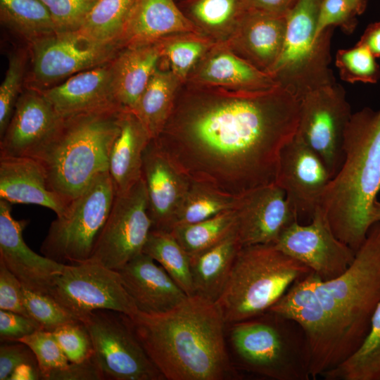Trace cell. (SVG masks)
Segmentation results:
<instances>
[{
	"label": "cell",
	"instance_id": "cell-31",
	"mask_svg": "<svg viewBox=\"0 0 380 380\" xmlns=\"http://www.w3.org/2000/svg\"><path fill=\"white\" fill-rule=\"evenodd\" d=\"M182 84L169 69L159 65L152 74L134 113L153 139L166 124Z\"/></svg>",
	"mask_w": 380,
	"mask_h": 380
},
{
	"label": "cell",
	"instance_id": "cell-17",
	"mask_svg": "<svg viewBox=\"0 0 380 380\" xmlns=\"http://www.w3.org/2000/svg\"><path fill=\"white\" fill-rule=\"evenodd\" d=\"M331 177L321 158L296 134L281 150L276 184L300 219L312 217Z\"/></svg>",
	"mask_w": 380,
	"mask_h": 380
},
{
	"label": "cell",
	"instance_id": "cell-40",
	"mask_svg": "<svg viewBox=\"0 0 380 380\" xmlns=\"http://www.w3.org/2000/svg\"><path fill=\"white\" fill-rule=\"evenodd\" d=\"M376 58L366 46L357 43L352 49L338 50L335 63L342 80L352 84H375L380 79V67Z\"/></svg>",
	"mask_w": 380,
	"mask_h": 380
},
{
	"label": "cell",
	"instance_id": "cell-41",
	"mask_svg": "<svg viewBox=\"0 0 380 380\" xmlns=\"http://www.w3.org/2000/svg\"><path fill=\"white\" fill-rule=\"evenodd\" d=\"M18 341L27 345L35 355L42 379L50 380L54 373L67 368L70 365L51 331L42 329Z\"/></svg>",
	"mask_w": 380,
	"mask_h": 380
},
{
	"label": "cell",
	"instance_id": "cell-43",
	"mask_svg": "<svg viewBox=\"0 0 380 380\" xmlns=\"http://www.w3.org/2000/svg\"><path fill=\"white\" fill-rule=\"evenodd\" d=\"M26 53L19 51L9 57L5 77L0 87V137L5 132L21 94L26 66Z\"/></svg>",
	"mask_w": 380,
	"mask_h": 380
},
{
	"label": "cell",
	"instance_id": "cell-50",
	"mask_svg": "<svg viewBox=\"0 0 380 380\" xmlns=\"http://www.w3.org/2000/svg\"><path fill=\"white\" fill-rule=\"evenodd\" d=\"M103 376L94 357L82 363H71L54 373L50 380H101Z\"/></svg>",
	"mask_w": 380,
	"mask_h": 380
},
{
	"label": "cell",
	"instance_id": "cell-7",
	"mask_svg": "<svg viewBox=\"0 0 380 380\" xmlns=\"http://www.w3.org/2000/svg\"><path fill=\"white\" fill-rule=\"evenodd\" d=\"M311 270L274 244L243 246L216 301L227 324L267 312Z\"/></svg>",
	"mask_w": 380,
	"mask_h": 380
},
{
	"label": "cell",
	"instance_id": "cell-25",
	"mask_svg": "<svg viewBox=\"0 0 380 380\" xmlns=\"http://www.w3.org/2000/svg\"><path fill=\"white\" fill-rule=\"evenodd\" d=\"M0 199L44 206L56 216L70 203L51 189L43 165L30 157L0 156Z\"/></svg>",
	"mask_w": 380,
	"mask_h": 380
},
{
	"label": "cell",
	"instance_id": "cell-42",
	"mask_svg": "<svg viewBox=\"0 0 380 380\" xmlns=\"http://www.w3.org/2000/svg\"><path fill=\"white\" fill-rule=\"evenodd\" d=\"M23 299L30 317L46 331L52 332L64 324L80 322L49 294L23 287Z\"/></svg>",
	"mask_w": 380,
	"mask_h": 380
},
{
	"label": "cell",
	"instance_id": "cell-53",
	"mask_svg": "<svg viewBox=\"0 0 380 380\" xmlns=\"http://www.w3.org/2000/svg\"><path fill=\"white\" fill-rule=\"evenodd\" d=\"M347 1L355 14H360L365 8L367 0H347Z\"/></svg>",
	"mask_w": 380,
	"mask_h": 380
},
{
	"label": "cell",
	"instance_id": "cell-9",
	"mask_svg": "<svg viewBox=\"0 0 380 380\" xmlns=\"http://www.w3.org/2000/svg\"><path fill=\"white\" fill-rule=\"evenodd\" d=\"M115 197L108 174L98 175L72 199L66 210L56 216L41 248L46 257L65 265L90 259L109 216Z\"/></svg>",
	"mask_w": 380,
	"mask_h": 380
},
{
	"label": "cell",
	"instance_id": "cell-39",
	"mask_svg": "<svg viewBox=\"0 0 380 380\" xmlns=\"http://www.w3.org/2000/svg\"><path fill=\"white\" fill-rule=\"evenodd\" d=\"M235 220L234 209L200 222L177 224L170 232L189 255H191L214 245L232 232Z\"/></svg>",
	"mask_w": 380,
	"mask_h": 380
},
{
	"label": "cell",
	"instance_id": "cell-11",
	"mask_svg": "<svg viewBox=\"0 0 380 380\" xmlns=\"http://www.w3.org/2000/svg\"><path fill=\"white\" fill-rule=\"evenodd\" d=\"M82 322L90 334L94 358L104 379H165L122 314L96 310Z\"/></svg>",
	"mask_w": 380,
	"mask_h": 380
},
{
	"label": "cell",
	"instance_id": "cell-23",
	"mask_svg": "<svg viewBox=\"0 0 380 380\" xmlns=\"http://www.w3.org/2000/svg\"><path fill=\"white\" fill-rule=\"evenodd\" d=\"M186 82L244 91L262 90L279 85L270 73L241 58L226 43H216L200 60Z\"/></svg>",
	"mask_w": 380,
	"mask_h": 380
},
{
	"label": "cell",
	"instance_id": "cell-47",
	"mask_svg": "<svg viewBox=\"0 0 380 380\" xmlns=\"http://www.w3.org/2000/svg\"><path fill=\"white\" fill-rule=\"evenodd\" d=\"M25 365H37L31 349L20 341L1 342L0 346V380H11L14 372Z\"/></svg>",
	"mask_w": 380,
	"mask_h": 380
},
{
	"label": "cell",
	"instance_id": "cell-2",
	"mask_svg": "<svg viewBox=\"0 0 380 380\" xmlns=\"http://www.w3.org/2000/svg\"><path fill=\"white\" fill-rule=\"evenodd\" d=\"M123 315L165 379L239 376L228 351L227 324L216 302L194 295L166 312Z\"/></svg>",
	"mask_w": 380,
	"mask_h": 380
},
{
	"label": "cell",
	"instance_id": "cell-34",
	"mask_svg": "<svg viewBox=\"0 0 380 380\" xmlns=\"http://www.w3.org/2000/svg\"><path fill=\"white\" fill-rule=\"evenodd\" d=\"M322 377L326 380H380V303L358 349Z\"/></svg>",
	"mask_w": 380,
	"mask_h": 380
},
{
	"label": "cell",
	"instance_id": "cell-38",
	"mask_svg": "<svg viewBox=\"0 0 380 380\" xmlns=\"http://www.w3.org/2000/svg\"><path fill=\"white\" fill-rule=\"evenodd\" d=\"M215 44L198 33L172 36L163 40L161 59L165 61L167 69L184 84L200 60Z\"/></svg>",
	"mask_w": 380,
	"mask_h": 380
},
{
	"label": "cell",
	"instance_id": "cell-54",
	"mask_svg": "<svg viewBox=\"0 0 380 380\" xmlns=\"http://www.w3.org/2000/svg\"><path fill=\"white\" fill-rule=\"evenodd\" d=\"M372 219L374 223L380 222V202L377 200L374 202L372 208Z\"/></svg>",
	"mask_w": 380,
	"mask_h": 380
},
{
	"label": "cell",
	"instance_id": "cell-26",
	"mask_svg": "<svg viewBox=\"0 0 380 380\" xmlns=\"http://www.w3.org/2000/svg\"><path fill=\"white\" fill-rule=\"evenodd\" d=\"M187 33L201 34L174 0H136L119 44L122 49Z\"/></svg>",
	"mask_w": 380,
	"mask_h": 380
},
{
	"label": "cell",
	"instance_id": "cell-37",
	"mask_svg": "<svg viewBox=\"0 0 380 380\" xmlns=\"http://www.w3.org/2000/svg\"><path fill=\"white\" fill-rule=\"evenodd\" d=\"M135 1L97 0L79 30L96 41L119 44Z\"/></svg>",
	"mask_w": 380,
	"mask_h": 380
},
{
	"label": "cell",
	"instance_id": "cell-14",
	"mask_svg": "<svg viewBox=\"0 0 380 380\" xmlns=\"http://www.w3.org/2000/svg\"><path fill=\"white\" fill-rule=\"evenodd\" d=\"M31 45L32 88L39 90L108 62L121 49L118 44L96 41L80 30L55 32Z\"/></svg>",
	"mask_w": 380,
	"mask_h": 380
},
{
	"label": "cell",
	"instance_id": "cell-27",
	"mask_svg": "<svg viewBox=\"0 0 380 380\" xmlns=\"http://www.w3.org/2000/svg\"><path fill=\"white\" fill-rule=\"evenodd\" d=\"M113 59L41 91L63 118L116 104L112 90Z\"/></svg>",
	"mask_w": 380,
	"mask_h": 380
},
{
	"label": "cell",
	"instance_id": "cell-29",
	"mask_svg": "<svg viewBox=\"0 0 380 380\" xmlns=\"http://www.w3.org/2000/svg\"><path fill=\"white\" fill-rule=\"evenodd\" d=\"M152 139L134 112L122 110L108 170L115 194L127 191L141 178L144 152Z\"/></svg>",
	"mask_w": 380,
	"mask_h": 380
},
{
	"label": "cell",
	"instance_id": "cell-35",
	"mask_svg": "<svg viewBox=\"0 0 380 380\" xmlns=\"http://www.w3.org/2000/svg\"><path fill=\"white\" fill-rule=\"evenodd\" d=\"M143 253L160 265L187 296H194L189 255L171 232L151 230Z\"/></svg>",
	"mask_w": 380,
	"mask_h": 380
},
{
	"label": "cell",
	"instance_id": "cell-10",
	"mask_svg": "<svg viewBox=\"0 0 380 380\" xmlns=\"http://www.w3.org/2000/svg\"><path fill=\"white\" fill-rule=\"evenodd\" d=\"M49 295L82 322L96 310H111L129 317L139 312L119 272L91 260L65 265Z\"/></svg>",
	"mask_w": 380,
	"mask_h": 380
},
{
	"label": "cell",
	"instance_id": "cell-15",
	"mask_svg": "<svg viewBox=\"0 0 380 380\" xmlns=\"http://www.w3.org/2000/svg\"><path fill=\"white\" fill-rule=\"evenodd\" d=\"M274 245L324 281L341 275L355 255V252L335 235L319 206L308 223L294 222Z\"/></svg>",
	"mask_w": 380,
	"mask_h": 380
},
{
	"label": "cell",
	"instance_id": "cell-32",
	"mask_svg": "<svg viewBox=\"0 0 380 380\" xmlns=\"http://www.w3.org/2000/svg\"><path fill=\"white\" fill-rule=\"evenodd\" d=\"M246 10L245 0H190L185 15L203 35L225 43Z\"/></svg>",
	"mask_w": 380,
	"mask_h": 380
},
{
	"label": "cell",
	"instance_id": "cell-4",
	"mask_svg": "<svg viewBox=\"0 0 380 380\" xmlns=\"http://www.w3.org/2000/svg\"><path fill=\"white\" fill-rule=\"evenodd\" d=\"M314 287L329 334V371L358 349L380 303V222L370 227L346 270L325 281L315 274Z\"/></svg>",
	"mask_w": 380,
	"mask_h": 380
},
{
	"label": "cell",
	"instance_id": "cell-45",
	"mask_svg": "<svg viewBox=\"0 0 380 380\" xmlns=\"http://www.w3.org/2000/svg\"><path fill=\"white\" fill-rule=\"evenodd\" d=\"M49 10L56 32L79 30L97 0H40Z\"/></svg>",
	"mask_w": 380,
	"mask_h": 380
},
{
	"label": "cell",
	"instance_id": "cell-49",
	"mask_svg": "<svg viewBox=\"0 0 380 380\" xmlns=\"http://www.w3.org/2000/svg\"><path fill=\"white\" fill-rule=\"evenodd\" d=\"M42 329L41 325L32 317L0 310L1 342L18 341Z\"/></svg>",
	"mask_w": 380,
	"mask_h": 380
},
{
	"label": "cell",
	"instance_id": "cell-3",
	"mask_svg": "<svg viewBox=\"0 0 380 380\" xmlns=\"http://www.w3.org/2000/svg\"><path fill=\"white\" fill-rule=\"evenodd\" d=\"M343 153L319 208L335 235L356 252L374 224L372 208L380 191V109L366 107L351 115Z\"/></svg>",
	"mask_w": 380,
	"mask_h": 380
},
{
	"label": "cell",
	"instance_id": "cell-51",
	"mask_svg": "<svg viewBox=\"0 0 380 380\" xmlns=\"http://www.w3.org/2000/svg\"><path fill=\"white\" fill-rule=\"evenodd\" d=\"M247 9L287 15L298 0H245Z\"/></svg>",
	"mask_w": 380,
	"mask_h": 380
},
{
	"label": "cell",
	"instance_id": "cell-46",
	"mask_svg": "<svg viewBox=\"0 0 380 380\" xmlns=\"http://www.w3.org/2000/svg\"><path fill=\"white\" fill-rule=\"evenodd\" d=\"M347 0H321L317 15L315 36L330 27L341 26L350 33L355 27L354 15Z\"/></svg>",
	"mask_w": 380,
	"mask_h": 380
},
{
	"label": "cell",
	"instance_id": "cell-13",
	"mask_svg": "<svg viewBox=\"0 0 380 380\" xmlns=\"http://www.w3.org/2000/svg\"><path fill=\"white\" fill-rule=\"evenodd\" d=\"M151 229L146 190L141 177L127 191L115 194L89 260L118 271L143 253Z\"/></svg>",
	"mask_w": 380,
	"mask_h": 380
},
{
	"label": "cell",
	"instance_id": "cell-8",
	"mask_svg": "<svg viewBox=\"0 0 380 380\" xmlns=\"http://www.w3.org/2000/svg\"><path fill=\"white\" fill-rule=\"evenodd\" d=\"M321 0H298L286 15L284 42L270 74L299 99L335 82L329 65L333 27L315 36Z\"/></svg>",
	"mask_w": 380,
	"mask_h": 380
},
{
	"label": "cell",
	"instance_id": "cell-22",
	"mask_svg": "<svg viewBox=\"0 0 380 380\" xmlns=\"http://www.w3.org/2000/svg\"><path fill=\"white\" fill-rule=\"evenodd\" d=\"M118 272L139 312H166L189 296L160 265L144 253L132 258Z\"/></svg>",
	"mask_w": 380,
	"mask_h": 380
},
{
	"label": "cell",
	"instance_id": "cell-5",
	"mask_svg": "<svg viewBox=\"0 0 380 380\" xmlns=\"http://www.w3.org/2000/svg\"><path fill=\"white\" fill-rule=\"evenodd\" d=\"M123 108L116 104L66 117L37 159L51 189L71 201L99 174L108 172Z\"/></svg>",
	"mask_w": 380,
	"mask_h": 380
},
{
	"label": "cell",
	"instance_id": "cell-48",
	"mask_svg": "<svg viewBox=\"0 0 380 380\" xmlns=\"http://www.w3.org/2000/svg\"><path fill=\"white\" fill-rule=\"evenodd\" d=\"M23 288L16 276L0 262V310L30 317L23 303Z\"/></svg>",
	"mask_w": 380,
	"mask_h": 380
},
{
	"label": "cell",
	"instance_id": "cell-44",
	"mask_svg": "<svg viewBox=\"0 0 380 380\" xmlns=\"http://www.w3.org/2000/svg\"><path fill=\"white\" fill-rule=\"evenodd\" d=\"M52 333L70 362L82 363L94 357L93 343L83 322L64 324Z\"/></svg>",
	"mask_w": 380,
	"mask_h": 380
},
{
	"label": "cell",
	"instance_id": "cell-19",
	"mask_svg": "<svg viewBox=\"0 0 380 380\" xmlns=\"http://www.w3.org/2000/svg\"><path fill=\"white\" fill-rule=\"evenodd\" d=\"M11 205L0 199V262L16 276L23 287L49 295L65 265L37 254L26 244L23 232L28 222L14 219Z\"/></svg>",
	"mask_w": 380,
	"mask_h": 380
},
{
	"label": "cell",
	"instance_id": "cell-28",
	"mask_svg": "<svg viewBox=\"0 0 380 380\" xmlns=\"http://www.w3.org/2000/svg\"><path fill=\"white\" fill-rule=\"evenodd\" d=\"M163 40L122 47L113 59L112 90L115 103L136 111L140 98L161 60Z\"/></svg>",
	"mask_w": 380,
	"mask_h": 380
},
{
	"label": "cell",
	"instance_id": "cell-18",
	"mask_svg": "<svg viewBox=\"0 0 380 380\" xmlns=\"http://www.w3.org/2000/svg\"><path fill=\"white\" fill-rule=\"evenodd\" d=\"M234 210L235 231L241 247L274 244L289 225L298 221L285 192L276 183L240 196Z\"/></svg>",
	"mask_w": 380,
	"mask_h": 380
},
{
	"label": "cell",
	"instance_id": "cell-33",
	"mask_svg": "<svg viewBox=\"0 0 380 380\" xmlns=\"http://www.w3.org/2000/svg\"><path fill=\"white\" fill-rule=\"evenodd\" d=\"M1 21L31 44L56 32L40 0H0Z\"/></svg>",
	"mask_w": 380,
	"mask_h": 380
},
{
	"label": "cell",
	"instance_id": "cell-24",
	"mask_svg": "<svg viewBox=\"0 0 380 380\" xmlns=\"http://www.w3.org/2000/svg\"><path fill=\"white\" fill-rule=\"evenodd\" d=\"M286 15L247 9L227 44L241 58L270 73L281 53Z\"/></svg>",
	"mask_w": 380,
	"mask_h": 380
},
{
	"label": "cell",
	"instance_id": "cell-21",
	"mask_svg": "<svg viewBox=\"0 0 380 380\" xmlns=\"http://www.w3.org/2000/svg\"><path fill=\"white\" fill-rule=\"evenodd\" d=\"M142 179L146 190L151 230L170 232L191 179L171 162L154 139L144 152Z\"/></svg>",
	"mask_w": 380,
	"mask_h": 380
},
{
	"label": "cell",
	"instance_id": "cell-20",
	"mask_svg": "<svg viewBox=\"0 0 380 380\" xmlns=\"http://www.w3.org/2000/svg\"><path fill=\"white\" fill-rule=\"evenodd\" d=\"M315 277L310 272L296 281L267 310L293 320L303 329L310 349L312 379L329 370L330 350L326 317L315 293Z\"/></svg>",
	"mask_w": 380,
	"mask_h": 380
},
{
	"label": "cell",
	"instance_id": "cell-52",
	"mask_svg": "<svg viewBox=\"0 0 380 380\" xmlns=\"http://www.w3.org/2000/svg\"><path fill=\"white\" fill-rule=\"evenodd\" d=\"M357 44L366 46L375 58L380 57V20L367 26Z\"/></svg>",
	"mask_w": 380,
	"mask_h": 380
},
{
	"label": "cell",
	"instance_id": "cell-36",
	"mask_svg": "<svg viewBox=\"0 0 380 380\" xmlns=\"http://www.w3.org/2000/svg\"><path fill=\"white\" fill-rule=\"evenodd\" d=\"M239 198L225 194L208 184L191 179L174 227L200 222L222 212L234 210Z\"/></svg>",
	"mask_w": 380,
	"mask_h": 380
},
{
	"label": "cell",
	"instance_id": "cell-16",
	"mask_svg": "<svg viewBox=\"0 0 380 380\" xmlns=\"http://www.w3.org/2000/svg\"><path fill=\"white\" fill-rule=\"evenodd\" d=\"M64 119L41 90H24L0 137V156L39 158L56 135Z\"/></svg>",
	"mask_w": 380,
	"mask_h": 380
},
{
	"label": "cell",
	"instance_id": "cell-1",
	"mask_svg": "<svg viewBox=\"0 0 380 380\" xmlns=\"http://www.w3.org/2000/svg\"><path fill=\"white\" fill-rule=\"evenodd\" d=\"M186 87L154 139L171 162L191 180L234 197L275 183L281 150L297 132L299 99L280 85Z\"/></svg>",
	"mask_w": 380,
	"mask_h": 380
},
{
	"label": "cell",
	"instance_id": "cell-30",
	"mask_svg": "<svg viewBox=\"0 0 380 380\" xmlns=\"http://www.w3.org/2000/svg\"><path fill=\"white\" fill-rule=\"evenodd\" d=\"M241 248L234 227L217 243L189 255L194 295L216 302Z\"/></svg>",
	"mask_w": 380,
	"mask_h": 380
},
{
	"label": "cell",
	"instance_id": "cell-12",
	"mask_svg": "<svg viewBox=\"0 0 380 380\" xmlns=\"http://www.w3.org/2000/svg\"><path fill=\"white\" fill-rule=\"evenodd\" d=\"M296 135L324 163L331 178L343 162V141L351 110L343 88L336 82L310 91L300 99Z\"/></svg>",
	"mask_w": 380,
	"mask_h": 380
},
{
	"label": "cell",
	"instance_id": "cell-6",
	"mask_svg": "<svg viewBox=\"0 0 380 380\" xmlns=\"http://www.w3.org/2000/svg\"><path fill=\"white\" fill-rule=\"evenodd\" d=\"M229 354L236 369L273 380H309L306 336L293 320L267 311L227 326Z\"/></svg>",
	"mask_w": 380,
	"mask_h": 380
}]
</instances>
